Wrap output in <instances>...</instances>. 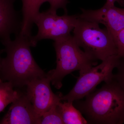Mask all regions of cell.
Returning a JSON list of instances; mask_svg holds the SVG:
<instances>
[{
    "instance_id": "obj_1",
    "label": "cell",
    "mask_w": 124,
    "mask_h": 124,
    "mask_svg": "<svg viewBox=\"0 0 124 124\" xmlns=\"http://www.w3.org/2000/svg\"><path fill=\"white\" fill-rule=\"evenodd\" d=\"M85 97L75 101V107L88 124H124V91L114 78Z\"/></svg>"
},
{
    "instance_id": "obj_2",
    "label": "cell",
    "mask_w": 124,
    "mask_h": 124,
    "mask_svg": "<svg viewBox=\"0 0 124 124\" xmlns=\"http://www.w3.org/2000/svg\"><path fill=\"white\" fill-rule=\"evenodd\" d=\"M15 39L2 42L5 58L2 59L0 78L3 81L11 82L14 87L26 86L30 81L45 77L46 73L36 62L31 50L30 39L19 34Z\"/></svg>"
},
{
    "instance_id": "obj_3",
    "label": "cell",
    "mask_w": 124,
    "mask_h": 124,
    "mask_svg": "<svg viewBox=\"0 0 124 124\" xmlns=\"http://www.w3.org/2000/svg\"><path fill=\"white\" fill-rule=\"evenodd\" d=\"M53 45L57 66L46 73V76L58 89L62 87V81L66 76L75 71L83 72L97 64L96 60L82 51L71 34L55 40Z\"/></svg>"
},
{
    "instance_id": "obj_4",
    "label": "cell",
    "mask_w": 124,
    "mask_h": 124,
    "mask_svg": "<svg viewBox=\"0 0 124 124\" xmlns=\"http://www.w3.org/2000/svg\"><path fill=\"white\" fill-rule=\"evenodd\" d=\"M99 24L78 16L73 30V37L79 46L93 59L103 61L117 55V49L108 30L101 29Z\"/></svg>"
},
{
    "instance_id": "obj_5",
    "label": "cell",
    "mask_w": 124,
    "mask_h": 124,
    "mask_svg": "<svg viewBox=\"0 0 124 124\" xmlns=\"http://www.w3.org/2000/svg\"><path fill=\"white\" fill-rule=\"evenodd\" d=\"M120 58L118 55L110 56L101 63L80 73L75 85L66 95L62 96V101L74 102L81 100L94 91L98 85L113 79V70L117 67Z\"/></svg>"
},
{
    "instance_id": "obj_6",
    "label": "cell",
    "mask_w": 124,
    "mask_h": 124,
    "mask_svg": "<svg viewBox=\"0 0 124 124\" xmlns=\"http://www.w3.org/2000/svg\"><path fill=\"white\" fill-rule=\"evenodd\" d=\"M78 15L65 14L59 16L57 12L48 9L39 13L34 19V23L38 27L36 35L31 37L32 46H36L38 41L43 39L54 41L68 35L73 31L76 23Z\"/></svg>"
},
{
    "instance_id": "obj_7",
    "label": "cell",
    "mask_w": 124,
    "mask_h": 124,
    "mask_svg": "<svg viewBox=\"0 0 124 124\" xmlns=\"http://www.w3.org/2000/svg\"><path fill=\"white\" fill-rule=\"evenodd\" d=\"M51 80L46 76L34 79L27 85L26 93L36 112L40 117L52 106L62 101L61 93L54 94L50 86Z\"/></svg>"
},
{
    "instance_id": "obj_8",
    "label": "cell",
    "mask_w": 124,
    "mask_h": 124,
    "mask_svg": "<svg viewBox=\"0 0 124 124\" xmlns=\"http://www.w3.org/2000/svg\"><path fill=\"white\" fill-rule=\"evenodd\" d=\"M82 13L79 17L103 24L113 37L124 29V8L104 5L101 8L95 10L81 9Z\"/></svg>"
},
{
    "instance_id": "obj_9",
    "label": "cell",
    "mask_w": 124,
    "mask_h": 124,
    "mask_svg": "<svg viewBox=\"0 0 124 124\" xmlns=\"http://www.w3.org/2000/svg\"><path fill=\"white\" fill-rule=\"evenodd\" d=\"M0 124H41V117L36 112L26 93L20 92Z\"/></svg>"
},
{
    "instance_id": "obj_10",
    "label": "cell",
    "mask_w": 124,
    "mask_h": 124,
    "mask_svg": "<svg viewBox=\"0 0 124 124\" xmlns=\"http://www.w3.org/2000/svg\"><path fill=\"white\" fill-rule=\"evenodd\" d=\"M16 0H0V41L2 43L10 39L13 34L20 32L22 20L14 8Z\"/></svg>"
},
{
    "instance_id": "obj_11",
    "label": "cell",
    "mask_w": 124,
    "mask_h": 124,
    "mask_svg": "<svg viewBox=\"0 0 124 124\" xmlns=\"http://www.w3.org/2000/svg\"><path fill=\"white\" fill-rule=\"evenodd\" d=\"M23 18L19 34L28 37H32V29L34 19L39 13L40 7L45 0H21Z\"/></svg>"
},
{
    "instance_id": "obj_12",
    "label": "cell",
    "mask_w": 124,
    "mask_h": 124,
    "mask_svg": "<svg viewBox=\"0 0 124 124\" xmlns=\"http://www.w3.org/2000/svg\"><path fill=\"white\" fill-rule=\"evenodd\" d=\"M73 102L62 101L57 106L64 124H88L86 119L78 109L73 105Z\"/></svg>"
},
{
    "instance_id": "obj_13",
    "label": "cell",
    "mask_w": 124,
    "mask_h": 124,
    "mask_svg": "<svg viewBox=\"0 0 124 124\" xmlns=\"http://www.w3.org/2000/svg\"><path fill=\"white\" fill-rule=\"evenodd\" d=\"M11 82H4L0 78V113L19 96L20 92L14 90Z\"/></svg>"
},
{
    "instance_id": "obj_14",
    "label": "cell",
    "mask_w": 124,
    "mask_h": 124,
    "mask_svg": "<svg viewBox=\"0 0 124 124\" xmlns=\"http://www.w3.org/2000/svg\"><path fill=\"white\" fill-rule=\"evenodd\" d=\"M58 102L54 104L48 111L41 116V124H64L58 108Z\"/></svg>"
},
{
    "instance_id": "obj_15",
    "label": "cell",
    "mask_w": 124,
    "mask_h": 124,
    "mask_svg": "<svg viewBox=\"0 0 124 124\" xmlns=\"http://www.w3.org/2000/svg\"><path fill=\"white\" fill-rule=\"evenodd\" d=\"M117 72L114 79L124 91V58H120L117 67Z\"/></svg>"
},
{
    "instance_id": "obj_16",
    "label": "cell",
    "mask_w": 124,
    "mask_h": 124,
    "mask_svg": "<svg viewBox=\"0 0 124 124\" xmlns=\"http://www.w3.org/2000/svg\"><path fill=\"white\" fill-rule=\"evenodd\" d=\"M117 49V55L124 58V29L118 32L113 37Z\"/></svg>"
},
{
    "instance_id": "obj_17",
    "label": "cell",
    "mask_w": 124,
    "mask_h": 124,
    "mask_svg": "<svg viewBox=\"0 0 124 124\" xmlns=\"http://www.w3.org/2000/svg\"><path fill=\"white\" fill-rule=\"evenodd\" d=\"M44 1L49 3L50 7L49 9L51 11L57 12L58 9L62 8L64 10L65 14H67L66 6L69 3L68 0H45Z\"/></svg>"
},
{
    "instance_id": "obj_18",
    "label": "cell",
    "mask_w": 124,
    "mask_h": 124,
    "mask_svg": "<svg viewBox=\"0 0 124 124\" xmlns=\"http://www.w3.org/2000/svg\"><path fill=\"white\" fill-rule=\"evenodd\" d=\"M116 2H118L121 6H124V0H107V2L104 5L107 6H114Z\"/></svg>"
},
{
    "instance_id": "obj_19",
    "label": "cell",
    "mask_w": 124,
    "mask_h": 124,
    "mask_svg": "<svg viewBox=\"0 0 124 124\" xmlns=\"http://www.w3.org/2000/svg\"><path fill=\"white\" fill-rule=\"evenodd\" d=\"M4 52V49L0 50V70L1 69V62H2V59L1 57V54Z\"/></svg>"
}]
</instances>
